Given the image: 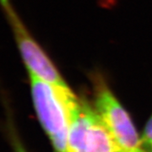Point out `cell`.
<instances>
[{"mask_svg": "<svg viewBox=\"0 0 152 152\" xmlns=\"http://www.w3.org/2000/svg\"><path fill=\"white\" fill-rule=\"evenodd\" d=\"M0 9L10 27L28 74L54 86H68L53 60L23 22L12 1L0 0Z\"/></svg>", "mask_w": 152, "mask_h": 152, "instance_id": "cell-1", "label": "cell"}, {"mask_svg": "<svg viewBox=\"0 0 152 152\" xmlns=\"http://www.w3.org/2000/svg\"><path fill=\"white\" fill-rule=\"evenodd\" d=\"M95 108L123 152L140 148L141 142L129 114L100 74L92 75Z\"/></svg>", "mask_w": 152, "mask_h": 152, "instance_id": "cell-2", "label": "cell"}, {"mask_svg": "<svg viewBox=\"0 0 152 152\" xmlns=\"http://www.w3.org/2000/svg\"><path fill=\"white\" fill-rule=\"evenodd\" d=\"M31 91L38 119L56 152H67L68 117L64 104L54 86L30 75Z\"/></svg>", "mask_w": 152, "mask_h": 152, "instance_id": "cell-3", "label": "cell"}, {"mask_svg": "<svg viewBox=\"0 0 152 152\" xmlns=\"http://www.w3.org/2000/svg\"><path fill=\"white\" fill-rule=\"evenodd\" d=\"M86 152H123L94 109L91 115Z\"/></svg>", "mask_w": 152, "mask_h": 152, "instance_id": "cell-4", "label": "cell"}, {"mask_svg": "<svg viewBox=\"0 0 152 152\" xmlns=\"http://www.w3.org/2000/svg\"><path fill=\"white\" fill-rule=\"evenodd\" d=\"M12 121H8V130H9V135L10 137L11 144L15 152H27L26 148L24 146L23 143L20 140V137L18 135V133L15 130V126L12 124Z\"/></svg>", "mask_w": 152, "mask_h": 152, "instance_id": "cell-5", "label": "cell"}, {"mask_svg": "<svg viewBox=\"0 0 152 152\" xmlns=\"http://www.w3.org/2000/svg\"><path fill=\"white\" fill-rule=\"evenodd\" d=\"M142 143L145 145L149 151L152 152V115L145 125L142 136Z\"/></svg>", "mask_w": 152, "mask_h": 152, "instance_id": "cell-6", "label": "cell"}, {"mask_svg": "<svg viewBox=\"0 0 152 152\" xmlns=\"http://www.w3.org/2000/svg\"><path fill=\"white\" fill-rule=\"evenodd\" d=\"M127 152H145L142 149H139V150H136V151H127Z\"/></svg>", "mask_w": 152, "mask_h": 152, "instance_id": "cell-7", "label": "cell"}]
</instances>
